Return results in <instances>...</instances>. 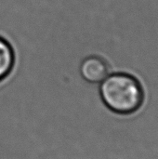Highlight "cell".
<instances>
[{
    "label": "cell",
    "mask_w": 158,
    "mask_h": 159,
    "mask_svg": "<svg viewBox=\"0 0 158 159\" xmlns=\"http://www.w3.org/2000/svg\"><path fill=\"white\" fill-rule=\"evenodd\" d=\"M100 95L105 106L118 115L133 114L143 102L142 85L124 73L110 74L100 84Z\"/></svg>",
    "instance_id": "6da1fadb"
},
{
    "label": "cell",
    "mask_w": 158,
    "mask_h": 159,
    "mask_svg": "<svg viewBox=\"0 0 158 159\" xmlns=\"http://www.w3.org/2000/svg\"><path fill=\"white\" fill-rule=\"evenodd\" d=\"M81 76L88 83L101 84L109 75L108 63L101 57L86 58L80 65Z\"/></svg>",
    "instance_id": "7a4b0ae2"
},
{
    "label": "cell",
    "mask_w": 158,
    "mask_h": 159,
    "mask_svg": "<svg viewBox=\"0 0 158 159\" xmlns=\"http://www.w3.org/2000/svg\"><path fill=\"white\" fill-rule=\"evenodd\" d=\"M14 52L10 45L0 37V81L5 79L14 66Z\"/></svg>",
    "instance_id": "3957f363"
}]
</instances>
